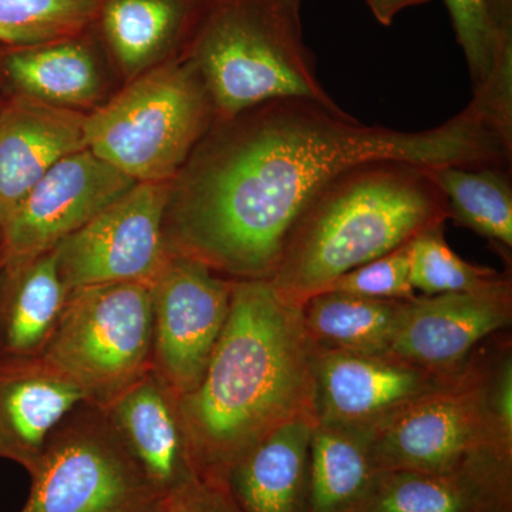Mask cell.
<instances>
[{
  "instance_id": "obj_1",
  "label": "cell",
  "mask_w": 512,
  "mask_h": 512,
  "mask_svg": "<svg viewBox=\"0 0 512 512\" xmlns=\"http://www.w3.org/2000/svg\"><path fill=\"white\" fill-rule=\"evenodd\" d=\"M512 141L470 101L440 126H366L338 104L281 97L215 119L170 187L168 252L232 281H269L293 225L326 183L373 160L510 167Z\"/></svg>"
},
{
  "instance_id": "obj_2",
  "label": "cell",
  "mask_w": 512,
  "mask_h": 512,
  "mask_svg": "<svg viewBox=\"0 0 512 512\" xmlns=\"http://www.w3.org/2000/svg\"><path fill=\"white\" fill-rule=\"evenodd\" d=\"M316 360L301 308L269 281H235L207 370L178 400L198 477L227 484L266 436L298 419L316 421Z\"/></svg>"
},
{
  "instance_id": "obj_3",
  "label": "cell",
  "mask_w": 512,
  "mask_h": 512,
  "mask_svg": "<svg viewBox=\"0 0 512 512\" xmlns=\"http://www.w3.org/2000/svg\"><path fill=\"white\" fill-rule=\"evenodd\" d=\"M427 165L373 160L323 185L293 225L269 279L301 308L350 269L403 247L448 220L447 202Z\"/></svg>"
},
{
  "instance_id": "obj_4",
  "label": "cell",
  "mask_w": 512,
  "mask_h": 512,
  "mask_svg": "<svg viewBox=\"0 0 512 512\" xmlns=\"http://www.w3.org/2000/svg\"><path fill=\"white\" fill-rule=\"evenodd\" d=\"M488 453L512 454V343L485 340L460 369L373 430L379 471L443 474Z\"/></svg>"
},
{
  "instance_id": "obj_5",
  "label": "cell",
  "mask_w": 512,
  "mask_h": 512,
  "mask_svg": "<svg viewBox=\"0 0 512 512\" xmlns=\"http://www.w3.org/2000/svg\"><path fill=\"white\" fill-rule=\"evenodd\" d=\"M188 57L217 119L281 97L336 104L303 39L302 0H214Z\"/></svg>"
},
{
  "instance_id": "obj_6",
  "label": "cell",
  "mask_w": 512,
  "mask_h": 512,
  "mask_svg": "<svg viewBox=\"0 0 512 512\" xmlns=\"http://www.w3.org/2000/svg\"><path fill=\"white\" fill-rule=\"evenodd\" d=\"M215 119L197 66L183 57L141 74L86 116L84 143L136 183H173Z\"/></svg>"
},
{
  "instance_id": "obj_7",
  "label": "cell",
  "mask_w": 512,
  "mask_h": 512,
  "mask_svg": "<svg viewBox=\"0 0 512 512\" xmlns=\"http://www.w3.org/2000/svg\"><path fill=\"white\" fill-rule=\"evenodd\" d=\"M43 360L104 409L153 369L150 284L116 282L67 293Z\"/></svg>"
},
{
  "instance_id": "obj_8",
  "label": "cell",
  "mask_w": 512,
  "mask_h": 512,
  "mask_svg": "<svg viewBox=\"0 0 512 512\" xmlns=\"http://www.w3.org/2000/svg\"><path fill=\"white\" fill-rule=\"evenodd\" d=\"M29 474L20 512H151L161 498L103 410L87 403L53 431Z\"/></svg>"
},
{
  "instance_id": "obj_9",
  "label": "cell",
  "mask_w": 512,
  "mask_h": 512,
  "mask_svg": "<svg viewBox=\"0 0 512 512\" xmlns=\"http://www.w3.org/2000/svg\"><path fill=\"white\" fill-rule=\"evenodd\" d=\"M234 285L197 259L173 252L150 282L153 370L178 400L207 370L227 323Z\"/></svg>"
},
{
  "instance_id": "obj_10",
  "label": "cell",
  "mask_w": 512,
  "mask_h": 512,
  "mask_svg": "<svg viewBox=\"0 0 512 512\" xmlns=\"http://www.w3.org/2000/svg\"><path fill=\"white\" fill-rule=\"evenodd\" d=\"M171 183H137L55 248L67 291L150 284L168 256L164 218Z\"/></svg>"
},
{
  "instance_id": "obj_11",
  "label": "cell",
  "mask_w": 512,
  "mask_h": 512,
  "mask_svg": "<svg viewBox=\"0 0 512 512\" xmlns=\"http://www.w3.org/2000/svg\"><path fill=\"white\" fill-rule=\"evenodd\" d=\"M136 184L87 148L57 161L3 224V266L52 251Z\"/></svg>"
},
{
  "instance_id": "obj_12",
  "label": "cell",
  "mask_w": 512,
  "mask_h": 512,
  "mask_svg": "<svg viewBox=\"0 0 512 512\" xmlns=\"http://www.w3.org/2000/svg\"><path fill=\"white\" fill-rule=\"evenodd\" d=\"M511 322V274L478 291L416 295L403 303L390 353L434 375H450Z\"/></svg>"
},
{
  "instance_id": "obj_13",
  "label": "cell",
  "mask_w": 512,
  "mask_h": 512,
  "mask_svg": "<svg viewBox=\"0 0 512 512\" xmlns=\"http://www.w3.org/2000/svg\"><path fill=\"white\" fill-rule=\"evenodd\" d=\"M447 376L434 375L393 353L318 349L316 423L375 430Z\"/></svg>"
},
{
  "instance_id": "obj_14",
  "label": "cell",
  "mask_w": 512,
  "mask_h": 512,
  "mask_svg": "<svg viewBox=\"0 0 512 512\" xmlns=\"http://www.w3.org/2000/svg\"><path fill=\"white\" fill-rule=\"evenodd\" d=\"M101 410L160 497L200 478L180 403L153 369Z\"/></svg>"
},
{
  "instance_id": "obj_15",
  "label": "cell",
  "mask_w": 512,
  "mask_h": 512,
  "mask_svg": "<svg viewBox=\"0 0 512 512\" xmlns=\"http://www.w3.org/2000/svg\"><path fill=\"white\" fill-rule=\"evenodd\" d=\"M355 512H512V454H483L451 473L379 471Z\"/></svg>"
},
{
  "instance_id": "obj_16",
  "label": "cell",
  "mask_w": 512,
  "mask_h": 512,
  "mask_svg": "<svg viewBox=\"0 0 512 512\" xmlns=\"http://www.w3.org/2000/svg\"><path fill=\"white\" fill-rule=\"evenodd\" d=\"M214 0H101L97 35L126 76L190 55Z\"/></svg>"
},
{
  "instance_id": "obj_17",
  "label": "cell",
  "mask_w": 512,
  "mask_h": 512,
  "mask_svg": "<svg viewBox=\"0 0 512 512\" xmlns=\"http://www.w3.org/2000/svg\"><path fill=\"white\" fill-rule=\"evenodd\" d=\"M86 403L42 357L0 359V457L30 471L60 423Z\"/></svg>"
},
{
  "instance_id": "obj_18",
  "label": "cell",
  "mask_w": 512,
  "mask_h": 512,
  "mask_svg": "<svg viewBox=\"0 0 512 512\" xmlns=\"http://www.w3.org/2000/svg\"><path fill=\"white\" fill-rule=\"evenodd\" d=\"M86 116L35 99L0 111V217L3 224L19 202L62 158L86 148Z\"/></svg>"
},
{
  "instance_id": "obj_19",
  "label": "cell",
  "mask_w": 512,
  "mask_h": 512,
  "mask_svg": "<svg viewBox=\"0 0 512 512\" xmlns=\"http://www.w3.org/2000/svg\"><path fill=\"white\" fill-rule=\"evenodd\" d=\"M473 83L474 103L512 140V0H444Z\"/></svg>"
},
{
  "instance_id": "obj_20",
  "label": "cell",
  "mask_w": 512,
  "mask_h": 512,
  "mask_svg": "<svg viewBox=\"0 0 512 512\" xmlns=\"http://www.w3.org/2000/svg\"><path fill=\"white\" fill-rule=\"evenodd\" d=\"M316 421L279 427L232 468L227 487L241 512H308L309 444Z\"/></svg>"
},
{
  "instance_id": "obj_21",
  "label": "cell",
  "mask_w": 512,
  "mask_h": 512,
  "mask_svg": "<svg viewBox=\"0 0 512 512\" xmlns=\"http://www.w3.org/2000/svg\"><path fill=\"white\" fill-rule=\"evenodd\" d=\"M96 28L33 45L15 46L6 73L26 97L63 107L90 103L100 92Z\"/></svg>"
},
{
  "instance_id": "obj_22",
  "label": "cell",
  "mask_w": 512,
  "mask_h": 512,
  "mask_svg": "<svg viewBox=\"0 0 512 512\" xmlns=\"http://www.w3.org/2000/svg\"><path fill=\"white\" fill-rule=\"evenodd\" d=\"M3 268L8 281L0 298V359L42 356L69 293L55 249Z\"/></svg>"
},
{
  "instance_id": "obj_23",
  "label": "cell",
  "mask_w": 512,
  "mask_h": 512,
  "mask_svg": "<svg viewBox=\"0 0 512 512\" xmlns=\"http://www.w3.org/2000/svg\"><path fill=\"white\" fill-rule=\"evenodd\" d=\"M377 473L373 430L316 423L309 444L308 512H355Z\"/></svg>"
},
{
  "instance_id": "obj_24",
  "label": "cell",
  "mask_w": 512,
  "mask_h": 512,
  "mask_svg": "<svg viewBox=\"0 0 512 512\" xmlns=\"http://www.w3.org/2000/svg\"><path fill=\"white\" fill-rule=\"evenodd\" d=\"M404 301L319 292L303 303L301 315L318 349L390 353Z\"/></svg>"
},
{
  "instance_id": "obj_25",
  "label": "cell",
  "mask_w": 512,
  "mask_h": 512,
  "mask_svg": "<svg viewBox=\"0 0 512 512\" xmlns=\"http://www.w3.org/2000/svg\"><path fill=\"white\" fill-rule=\"evenodd\" d=\"M447 202L448 220L487 239L508 265L512 252V184L503 165L431 168Z\"/></svg>"
},
{
  "instance_id": "obj_26",
  "label": "cell",
  "mask_w": 512,
  "mask_h": 512,
  "mask_svg": "<svg viewBox=\"0 0 512 512\" xmlns=\"http://www.w3.org/2000/svg\"><path fill=\"white\" fill-rule=\"evenodd\" d=\"M508 274L457 255L447 244L444 225L426 229L409 242L410 284L421 295L478 291L498 284Z\"/></svg>"
},
{
  "instance_id": "obj_27",
  "label": "cell",
  "mask_w": 512,
  "mask_h": 512,
  "mask_svg": "<svg viewBox=\"0 0 512 512\" xmlns=\"http://www.w3.org/2000/svg\"><path fill=\"white\" fill-rule=\"evenodd\" d=\"M101 0H0V26L30 43L77 35L93 28Z\"/></svg>"
},
{
  "instance_id": "obj_28",
  "label": "cell",
  "mask_w": 512,
  "mask_h": 512,
  "mask_svg": "<svg viewBox=\"0 0 512 512\" xmlns=\"http://www.w3.org/2000/svg\"><path fill=\"white\" fill-rule=\"evenodd\" d=\"M320 292L349 293L362 298L394 301L412 299L417 292L410 284L409 242L389 254L350 269Z\"/></svg>"
},
{
  "instance_id": "obj_29",
  "label": "cell",
  "mask_w": 512,
  "mask_h": 512,
  "mask_svg": "<svg viewBox=\"0 0 512 512\" xmlns=\"http://www.w3.org/2000/svg\"><path fill=\"white\" fill-rule=\"evenodd\" d=\"M151 512H241L227 484L195 478L161 497Z\"/></svg>"
},
{
  "instance_id": "obj_30",
  "label": "cell",
  "mask_w": 512,
  "mask_h": 512,
  "mask_svg": "<svg viewBox=\"0 0 512 512\" xmlns=\"http://www.w3.org/2000/svg\"><path fill=\"white\" fill-rule=\"evenodd\" d=\"M427 2L430 0H366L370 12L383 26L392 25L394 18L403 10L424 5Z\"/></svg>"
},
{
  "instance_id": "obj_31",
  "label": "cell",
  "mask_w": 512,
  "mask_h": 512,
  "mask_svg": "<svg viewBox=\"0 0 512 512\" xmlns=\"http://www.w3.org/2000/svg\"><path fill=\"white\" fill-rule=\"evenodd\" d=\"M0 42L13 46L33 45L25 36L10 32V30L2 28V26H0Z\"/></svg>"
},
{
  "instance_id": "obj_32",
  "label": "cell",
  "mask_w": 512,
  "mask_h": 512,
  "mask_svg": "<svg viewBox=\"0 0 512 512\" xmlns=\"http://www.w3.org/2000/svg\"><path fill=\"white\" fill-rule=\"evenodd\" d=\"M3 238V220L2 217H0V242H2Z\"/></svg>"
},
{
  "instance_id": "obj_33",
  "label": "cell",
  "mask_w": 512,
  "mask_h": 512,
  "mask_svg": "<svg viewBox=\"0 0 512 512\" xmlns=\"http://www.w3.org/2000/svg\"><path fill=\"white\" fill-rule=\"evenodd\" d=\"M0 268H3V259H2V255H0Z\"/></svg>"
}]
</instances>
